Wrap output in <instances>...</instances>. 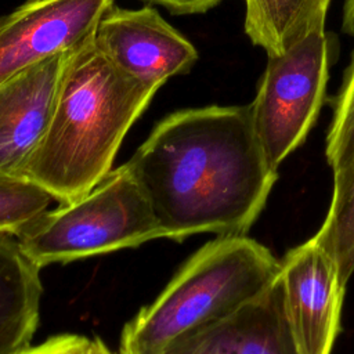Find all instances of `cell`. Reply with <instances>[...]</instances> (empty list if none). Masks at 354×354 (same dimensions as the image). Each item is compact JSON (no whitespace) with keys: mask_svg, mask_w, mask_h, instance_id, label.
<instances>
[{"mask_svg":"<svg viewBox=\"0 0 354 354\" xmlns=\"http://www.w3.org/2000/svg\"><path fill=\"white\" fill-rule=\"evenodd\" d=\"M158 88L118 69L93 36L68 65L46 134L24 178L59 203L87 194L112 170L124 136Z\"/></svg>","mask_w":354,"mask_h":354,"instance_id":"2","label":"cell"},{"mask_svg":"<svg viewBox=\"0 0 354 354\" xmlns=\"http://www.w3.org/2000/svg\"><path fill=\"white\" fill-rule=\"evenodd\" d=\"M149 3L160 4L166 7L170 12L183 15V14H201L206 12L221 0H145Z\"/></svg>","mask_w":354,"mask_h":354,"instance_id":"17","label":"cell"},{"mask_svg":"<svg viewBox=\"0 0 354 354\" xmlns=\"http://www.w3.org/2000/svg\"><path fill=\"white\" fill-rule=\"evenodd\" d=\"M15 238L25 256L43 268L136 248L163 234L126 162L83 196L40 214Z\"/></svg>","mask_w":354,"mask_h":354,"instance_id":"4","label":"cell"},{"mask_svg":"<svg viewBox=\"0 0 354 354\" xmlns=\"http://www.w3.org/2000/svg\"><path fill=\"white\" fill-rule=\"evenodd\" d=\"M94 44L127 76L159 87L187 73L198 59L194 44L149 6L111 7L97 26Z\"/></svg>","mask_w":354,"mask_h":354,"instance_id":"8","label":"cell"},{"mask_svg":"<svg viewBox=\"0 0 354 354\" xmlns=\"http://www.w3.org/2000/svg\"><path fill=\"white\" fill-rule=\"evenodd\" d=\"M325 155L332 171L343 167L354 156V53L335 98Z\"/></svg>","mask_w":354,"mask_h":354,"instance_id":"15","label":"cell"},{"mask_svg":"<svg viewBox=\"0 0 354 354\" xmlns=\"http://www.w3.org/2000/svg\"><path fill=\"white\" fill-rule=\"evenodd\" d=\"M113 0H29L0 17V83L90 40Z\"/></svg>","mask_w":354,"mask_h":354,"instance_id":"6","label":"cell"},{"mask_svg":"<svg viewBox=\"0 0 354 354\" xmlns=\"http://www.w3.org/2000/svg\"><path fill=\"white\" fill-rule=\"evenodd\" d=\"M314 238L335 259L347 285L354 272V156L333 171L329 210Z\"/></svg>","mask_w":354,"mask_h":354,"instance_id":"13","label":"cell"},{"mask_svg":"<svg viewBox=\"0 0 354 354\" xmlns=\"http://www.w3.org/2000/svg\"><path fill=\"white\" fill-rule=\"evenodd\" d=\"M342 28L347 35L354 36V0L344 1Z\"/></svg>","mask_w":354,"mask_h":354,"instance_id":"18","label":"cell"},{"mask_svg":"<svg viewBox=\"0 0 354 354\" xmlns=\"http://www.w3.org/2000/svg\"><path fill=\"white\" fill-rule=\"evenodd\" d=\"M330 0H245V30L268 57L322 32Z\"/></svg>","mask_w":354,"mask_h":354,"instance_id":"12","label":"cell"},{"mask_svg":"<svg viewBox=\"0 0 354 354\" xmlns=\"http://www.w3.org/2000/svg\"><path fill=\"white\" fill-rule=\"evenodd\" d=\"M53 196L22 178H0V234H21L26 225L48 210Z\"/></svg>","mask_w":354,"mask_h":354,"instance_id":"14","label":"cell"},{"mask_svg":"<svg viewBox=\"0 0 354 354\" xmlns=\"http://www.w3.org/2000/svg\"><path fill=\"white\" fill-rule=\"evenodd\" d=\"M162 354H301L279 277L230 315L174 342Z\"/></svg>","mask_w":354,"mask_h":354,"instance_id":"10","label":"cell"},{"mask_svg":"<svg viewBox=\"0 0 354 354\" xmlns=\"http://www.w3.org/2000/svg\"><path fill=\"white\" fill-rule=\"evenodd\" d=\"M40 270L14 235L0 234V354L32 346L43 295Z\"/></svg>","mask_w":354,"mask_h":354,"instance_id":"11","label":"cell"},{"mask_svg":"<svg viewBox=\"0 0 354 354\" xmlns=\"http://www.w3.org/2000/svg\"><path fill=\"white\" fill-rule=\"evenodd\" d=\"M163 238L245 235L278 178L249 105H210L163 118L127 160Z\"/></svg>","mask_w":354,"mask_h":354,"instance_id":"1","label":"cell"},{"mask_svg":"<svg viewBox=\"0 0 354 354\" xmlns=\"http://www.w3.org/2000/svg\"><path fill=\"white\" fill-rule=\"evenodd\" d=\"M77 48L0 83V178L25 180V167L46 134L61 82Z\"/></svg>","mask_w":354,"mask_h":354,"instance_id":"9","label":"cell"},{"mask_svg":"<svg viewBox=\"0 0 354 354\" xmlns=\"http://www.w3.org/2000/svg\"><path fill=\"white\" fill-rule=\"evenodd\" d=\"M279 268V260L257 241L246 235H217L124 325L119 354H162L174 342L263 293L277 281Z\"/></svg>","mask_w":354,"mask_h":354,"instance_id":"3","label":"cell"},{"mask_svg":"<svg viewBox=\"0 0 354 354\" xmlns=\"http://www.w3.org/2000/svg\"><path fill=\"white\" fill-rule=\"evenodd\" d=\"M329 50L322 30L281 55L268 57L249 108L256 137L274 170L303 144L318 118L329 75Z\"/></svg>","mask_w":354,"mask_h":354,"instance_id":"5","label":"cell"},{"mask_svg":"<svg viewBox=\"0 0 354 354\" xmlns=\"http://www.w3.org/2000/svg\"><path fill=\"white\" fill-rule=\"evenodd\" d=\"M86 354H113V353L108 348V346L100 337H95L90 340V346Z\"/></svg>","mask_w":354,"mask_h":354,"instance_id":"19","label":"cell"},{"mask_svg":"<svg viewBox=\"0 0 354 354\" xmlns=\"http://www.w3.org/2000/svg\"><path fill=\"white\" fill-rule=\"evenodd\" d=\"M279 264L285 308L301 354H332L346 289L335 259L313 236Z\"/></svg>","mask_w":354,"mask_h":354,"instance_id":"7","label":"cell"},{"mask_svg":"<svg viewBox=\"0 0 354 354\" xmlns=\"http://www.w3.org/2000/svg\"><path fill=\"white\" fill-rule=\"evenodd\" d=\"M90 339L76 333L55 335L37 346H29L18 354H86Z\"/></svg>","mask_w":354,"mask_h":354,"instance_id":"16","label":"cell"}]
</instances>
